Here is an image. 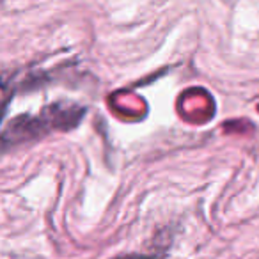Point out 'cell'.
I'll use <instances>...</instances> for the list:
<instances>
[{
    "instance_id": "cell-1",
    "label": "cell",
    "mask_w": 259,
    "mask_h": 259,
    "mask_svg": "<svg viewBox=\"0 0 259 259\" xmlns=\"http://www.w3.org/2000/svg\"><path fill=\"white\" fill-rule=\"evenodd\" d=\"M83 112H85L83 107L61 101V103L48 105L37 114H22L4 128V135H2L4 149L37 141L55 130L73 128L83 117Z\"/></svg>"
}]
</instances>
